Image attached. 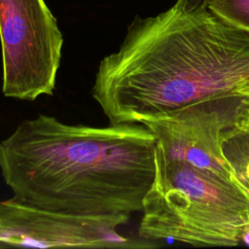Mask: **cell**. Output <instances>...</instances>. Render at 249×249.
Masks as SVG:
<instances>
[{
	"label": "cell",
	"mask_w": 249,
	"mask_h": 249,
	"mask_svg": "<svg viewBox=\"0 0 249 249\" xmlns=\"http://www.w3.org/2000/svg\"><path fill=\"white\" fill-rule=\"evenodd\" d=\"M110 124L196 109L249 113V33L207 8L136 16L91 89Z\"/></svg>",
	"instance_id": "1"
},
{
	"label": "cell",
	"mask_w": 249,
	"mask_h": 249,
	"mask_svg": "<svg viewBox=\"0 0 249 249\" xmlns=\"http://www.w3.org/2000/svg\"><path fill=\"white\" fill-rule=\"evenodd\" d=\"M154 134L142 124L96 127L39 114L0 142L14 198L75 215L142 212L155 177Z\"/></svg>",
	"instance_id": "2"
},
{
	"label": "cell",
	"mask_w": 249,
	"mask_h": 249,
	"mask_svg": "<svg viewBox=\"0 0 249 249\" xmlns=\"http://www.w3.org/2000/svg\"><path fill=\"white\" fill-rule=\"evenodd\" d=\"M249 226V197L234 180L155 148V177L138 234L196 247L236 246Z\"/></svg>",
	"instance_id": "3"
},
{
	"label": "cell",
	"mask_w": 249,
	"mask_h": 249,
	"mask_svg": "<svg viewBox=\"0 0 249 249\" xmlns=\"http://www.w3.org/2000/svg\"><path fill=\"white\" fill-rule=\"evenodd\" d=\"M0 43L6 97L53 93L63 37L45 0H0Z\"/></svg>",
	"instance_id": "4"
},
{
	"label": "cell",
	"mask_w": 249,
	"mask_h": 249,
	"mask_svg": "<svg viewBox=\"0 0 249 249\" xmlns=\"http://www.w3.org/2000/svg\"><path fill=\"white\" fill-rule=\"evenodd\" d=\"M129 214L75 215L39 209L12 197L0 201V244L26 247H152L119 231Z\"/></svg>",
	"instance_id": "5"
},
{
	"label": "cell",
	"mask_w": 249,
	"mask_h": 249,
	"mask_svg": "<svg viewBox=\"0 0 249 249\" xmlns=\"http://www.w3.org/2000/svg\"><path fill=\"white\" fill-rule=\"evenodd\" d=\"M248 115L220 110H187L142 124L154 134L156 149L166 157L184 160L234 179L223 155L222 143L231 132L241 128Z\"/></svg>",
	"instance_id": "6"
},
{
	"label": "cell",
	"mask_w": 249,
	"mask_h": 249,
	"mask_svg": "<svg viewBox=\"0 0 249 249\" xmlns=\"http://www.w3.org/2000/svg\"><path fill=\"white\" fill-rule=\"evenodd\" d=\"M222 152L234 180L249 197V132L242 128L231 132L222 143Z\"/></svg>",
	"instance_id": "7"
},
{
	"label": "cell",
	"mask_w": 249,
	"mask_h": 249,
	"mask_svg": "<svg viewBox=\"0 0 249 249\" xmlns=\"http://www.w3.org/2000/svg\"><path fill=\"white\" fill-rule=\"evenodd\" d=\"M206 8L226 22L249 33V0H208Z\"/></svg>",
	"instance_id": "8"
},
{
	"label": "cell",
	"mask_w": 249,
	"mask_h": 249,
	"mask_svg": "<svg viewBox=\"0 0 249 249\" xmlns=\"http://www.w3.org/2000/svg\"><path fill=\"white\" fill-rule=\"evenodd\" d=\"M207 1L208 0H177L175 4L184 11H195L206 8Z\"/></svg>",
	"instance_id": "9"
},
{
	"label": "cell",
	"mask_w": 249,
	"mask_h": 249,
	"mask_svg": "<svg viewBox=\"0 0 249 249\" xmlns=\"http://www.w3.org/2000/svg\"><path fill=\"white\" fill-rule=\"evenodd\" d=\"M240 243L249 245V226L246 227V229L244 230L242 235H241V239H240Z\"/></svg>",
	"instance_id": "10"
},
{
	"label": "cell",
	"mask_w": 249,
	"mask_h": 249,
	"mask_svg": "<svg viewBox=\"0 0 249 249\" xmlns=\"http://www.w3.org/2000/svg\"><path fill=\"white\" fill-rule=\"evenodd\" d=\"M241 128H242L243 130H245V131L249 132V115H248V117L244 120V122H243V124H242Z\"/></svg>",
	"instance_id": "11"
}]
</instances>
